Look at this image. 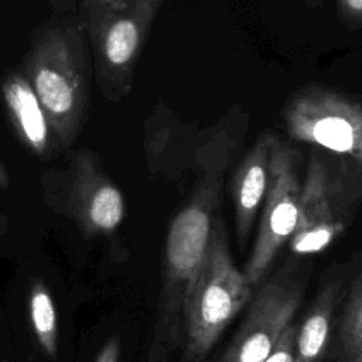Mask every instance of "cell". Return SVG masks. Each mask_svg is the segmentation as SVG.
Here are the masks:
<instances>
[{
    "mask_svg": "<svg viewBox=\"0 0 362 362\" xmlns=\"http://www.w3.org/2000/svg\"><path fill=\"white\" fill-rule=\"evenodd\" d=\"M204 164L187 204L173 218L163 253L157 317L146 362H168L182 339L184 317L219 218L223 177L230 158L221 137L202 148Z\"/></svg>",
    "mask_w": 362,
    "mask_h": 362,
    "instance_id": "cell-1",
    "label": "cell"
},
{
    "mask_svg": "<svg viewBox=\"0 0 362 362\" xmlns=\"http://www.w3.org/2000/svg\"><path fill=\"white\" fill-rule=\"evenodd\" d=\"M23 72L38 96L58 140L68 150L82 133L89 107L88 41L76 14L55 16L40 25Z\"/></svg>",
    "mask_w": 362,
    "mask_h": 362,
    "instance_id": "cell-2",
    "label": "cell"
},
{
    "mask_svg": "<svg viewBox=\"0 0 362 362\" xmlns=\"http://www.w3.org/2000/svg\"><path fill=\"white\" fill-rule=\"evenodd\" d=\"M165 0H78V18L93 61V74L103 96L117 102L127 96L133 74Z\"/></svg>",
    "mask_w": 362,
    "mask_h": 362,
    "instance_id": "cell-3",
    "label": "cell"
},
{
    "mask_svg": "<svg viewBox=\"0 0 362 362\" xmlns=\"http://www.w3.org/2000/svg\"><path fill=\"white\" fill-rule=\"evenodd\" d=\"M253 288L232 260L219 216L205 264L187 304L180 362H204L230 321L253 298Z\"/></svg>",
    "mask_w": 362,
    "mask_h": 362,
    "instance_id": "cell-4",
    "label": "cell"
},
{
    "mask_svg": "<svg viewBox=\"0 0 362 362\" xmlns=\"http://www.w3.org/2000/svg\"><path fill=\"white\" fill-rule=\"evenodd\" d=\"M44 174V199L72 218L86 236L112 233L124 218V198L89 147L71 153L69 165Z\"/></svg>",
    "mask_w": 362,
    "mask_h": 362,
    "instance_id": "cell-5",
    "label": "cell"
},
{
    "mask_svg": "<svg viewBox=\"0 0 362 362\" xmlns=\"http://www.w3.org/2000/svg\"><path fill=\"white\" fill-rule=\"evenodd\" d=\"M291 139L362 163V102L339 92L307 86L284 109Z\"/></svg>",
    "mask_w": 362,
    "mask_h": 362,
    "instance_id": "cell-6",
    "label": "cell"
},
{
    "mask_svg": "<svg viewBox=\"0 0 362 362\" xmlns=\"http://www.w3.org/2000/svg\"><path fill=\"white\" fill-rule=\"evenodd\" d=\"M298 151L279 137H273L269 188L263 201L262 218L243 276L257 287L269 272L283 245L293 236L300 201Z\"/></svg>",
    "mask_w": 362,
    "mask_h": 362,
    "instance_id": "cell-7",
    "label": "cell"
},
{
    "mask_svg": "<svg viewBox=\"0 0 362 362\" xmlns=\"http://www.w3.org/2000/svg\"><path fill=\"white\" fill-rule=\"evenodd\" d=\"M301 300V283L293 277L287 264L250 300L245 320L215 362H264L291 324Z\"/></svg>",
    "mask_w": 362,
    "mask_h": 362,
    "instance_id": "cell-8",
    "label": "cell"
},
{
    "mask_svg": "<svg viewBox=\"0 0 362 362\" xmlns=\"http://www.w3.org/2000/svg\"><path fill=\"white\" fill-rule=\"evenodd\" d=\"M348 199L341 184L331 178L318 157L308 163L300 189L298 218L290 249L297 255H313L327 249L344 230Z\"/></svg>",
    "mask_w": 362,
    "mask_h": 362,
    "instance_id": "cell-9",
    "label": "cell"
},
{
    "mask_svg": "<svg viewBox=\"0 0 362 362\" xmlns=\"http://www.w3.org/2000/svg\"><path fill=\"white\" fill-rule=\"evenodd\" d=\"M1 96L21 144L40 160H51L58 156L61 151L58 140L23 69H11L4 75Z\"/></svg>",
    "mask_w": 362,
    "mask_h": 362,
    "instance_id": "cell-10",
    "label": "cell"
},
{
    "mask_svg": "<svg viewBox=\"0 0 362 362\" xmlns=\"http://www.w3.org/2000/svg\"><path fill=\"white\" fill-rule=\"evenodd\" d=\"M273 137L272 133L262 134L233 174L230 197L240 249L246 246L253 222L269 188Z\"/></svg>",
    "mask_w": 362,
    "mask_h": 362,
    "instance_id": "cell-11",
    "label": "cell"
},
{
    "mask_svg": "<svg viewBox=\"0 0 362 362\" xmlns=\"http://www.w3.org/2000/svg\"><path fill=\"white\" fill-rule=\"evenodd\" d=\"M339 300L337 283L327 284L313 303V307L297 327L294 362H322Z\"/></svg>",
    "mask_w": 362,
    "mask_h": 362,
    "instance_id": "cell-12",
    "label": "cell"
},
{
    "mask_svg": "<svg viewBox=\"0 0 362 362\" xmlns=\"http://www.w3.org/2000/svg\"><path fill=\"white\" fill-rule=\"evenodd\" d=\"M31 324L42 351L54 358L58 351V321L51 294L41 280H33L28 297Z\"/></svg>",
    "mask_w": 362,
    "mask_h": 362,
    "instance_id": "cell-13",
    "label": "cell"
},
{
    "mask_svg": "<svg viewBox=\"0 0 362 362\" xmlns=\"http://www.w3.org/2000/svg\"><path fill=\"white\" fill-rule=\"evenodd\" d=\"M342 362H362V274L354 281L339 329Z\"/></svg>",
    "mask_w": 362,
    "mask_h": 362,
    "instance_id": "cell-14",
    "label": "cell"
},
{
    "mask_svg": "<svg viewBox=\"0 0 362 362\" xmlns=\"http://www.w3.org/2000/svg\"><path fill=\"white\" fill-rule=\"evenodd\" d=\"M297 325L288 324L264 362H294Z\"/></svg>",
    "mask_w": 362,
    "mask_h": 362,
    "instance_id": "cell-15",
    "label": "cell"
},
{
    "mask_svg": "<svg viewBox=\"0 0 362 362\" xmlns=\"http://www.w3.org/2000/svg\"><path fill=\"white\" fill-rule=\"evenodd\" d=\"M120 356V339L119 337H112L100 348L95 358V362H119Z\"/></svg>",
    "mask_w": 362,
    "mask_h": 362,
    "instance_id": "cell-16",
    "label": "cell"
},
{
    "mask_svg": "<svg viewBox=\"0 0 362 362\" xmlns=\"http://www.w3.org/2000/svg\"><path fill=\"white\" fill-rule=\"evenodd\" d=\"M341 14L352 21H362V0H334Z\"/></svg>",
    "mask_w": 362,
    "mask_h": 362,
    "instance_id": "cell-17",
    "label": "cell"
},
{
    "mask_svg": "<svg viewBox=\"0 0 362 362\" xmlns=\"http://www.w3.org/2000/svg\"><path fill=\"white\" fill-rule=\"evenodd\" d=\"M8 182H10V178H8L7 170L3 165V163L0 161V187L1 188H7ZM6 230H7V219H6V216L0 211V235H3Z\"/></svg>",
    "mask_w": 362,
    "mask_h": 362,
    "instance_id": "cell-18",
    "label": "cell"
},
{
    "mask_svg": "<svg viewBox=\"0 0 362 362\" xmlns=\"http://www.w3.org/2000/svg\"><path fill=\"white\" fill-rule=\"evenodd\" d=\"M52 7L59 11H71L72 7L78 3V0H49Z\"/></svg>",
    "mask_w": 362,
    "mask_h": 362,
    "instance_id": "cell-19",
    "label": "cell"
},
{
    "mask_svg": "<svg viewBox=\"0 0 362 362\" xmlns=\"http://www.w3.org/2000/svg\"><path fill=\"white\" fill-rule=\"evenodd\" d=\"M0 362H6V361H4V359H0Z\"/></svg>",
    "mask_w": 362,
    "mask_h": 362,
    "instance_id": "cell-20",
    "label": "cell"
}]
</instances>
